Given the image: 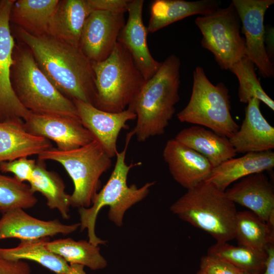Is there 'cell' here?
<instances>
[{
	"label": "cell",
	"mask_w": 274,
	"mask_h": 274,
	"mask_svg": "<svg viewBox=\"0 0 274 274\" xmlns=\"http://www.w3.org/2000/svg\"><path fill=\"white\" fill-rule=\"evenodd\" d=\"M11 31L29 48L39 67L61 93L94 106V74L91 62L80 48L49 35H31L17 26Z\"/></svg>",
	"instance_id": "obj_1"
},
{
	"label": "cell",
	"mask_w": 274,
	"mask_h": 274,
	"mask_svg": "<svg viewBox=\"0 0 274 274\" xmlns=\"http://www.w3.org/2000/svg\"><path fill=\"white\" fill-rule=\"evenodd\" d=\"M180 65L178 56L169 55L128 106L136 116L131 131L139 142L163 134L173 117L180 100Z\"/></svg>",
	"instance_id": "obj_2"
},
{
	"label": "cell",
	"mask_w": 274,
	"mask_h": 274,
	"mask_svg": "<svg viewBox=\"0 0 274 274\" xmlns=\"http://www.w3.org/2000/svg\"><path fill=\"white\" fill-rule=\"evenodd\" d=\"M10 81L19 101L31 113L80 119L73 101L55 88L39 67L29 48L20 42L13 52Z\"/></svg>",
	"instance_id": "obj_3"
},
{
	"label": "cell",
	"mask_w": 274,
	"mask_h": 274,
	"mask_svg": "<svg viewBox=\"0 0 274 274\" xmlns=\"http://www.w3.org/2000/svg\"><path fill=\"white\" fill-rule=\"evenodd\" d=\"M132 136V131L126 134L124 148L116 153V161L113 170L105 185L94 197L92 206L79 208L81 230H87L88 241L95 246L105 244L107 242L98 237L95 231L96 220L100 210L105 206H109V219L117 226L121 227L126 212L144 199L156 183L155 181L147 182L140 188L135 184L127 185L129 170L142 164L141 162H131L127 164L125 161L126 151Z\"/></svg>",
	"instance_id": "obj_4"
},
{
	"label": "cell",
	"mask_w": 274,
	"mask_h": 274,
	"mask_svg": "<svg viewBox=\"0 0 274 274\" xmlns=\"http://www.w3.org/2000/svg\"><path fill=\"white\" fill-rule=\"evenodd\" d=\"M181 220L211 235L216 242L234 239L237 211L235 203L212 184L202 182L187 192L170 207Z\"/></svg>",
	"instance_id": "obj_5"
},
{
	"label": "cell",
	"mask_w": 274,
	"mask_h": 274,
	"mask_svg": "<svg viewBox=\"0 0 274 274\" xmlns=\"http://www.w3.org/2000/svg\"><path fill=\"white\" fill-rule=\"evenodd\" d=\"M91 65L96 90L94 106L104 111L126 109L146 81L130 53L118 42L107 59Z\"/></svg>",
	"instance_id": "obj_6"
},
{
	"label": "cell",
	"mask_w": 274,
	"mask_h": 274,
	"mask_svg": "<svg viewBox=\"0 0 274 274\" xmlns=\"http://www.w3.org/2000/svg\"><path fill=\"white\" fill-rule=\"evenodd\" d=\"M38 159L60 163L72 179L74 190L70 206L89 208L101 186L100 178L112 165V160L96 140L70 150L53 147L41 153Z\"/></svg>",
	"instance_id": "obj_7"
},
{
	"label": "cell",
	"mask_w": 274,
	"mask_h": 274,
	"mask_svg": "<svg viewBox=\"0 0 274 274\" xmlns=\"http://www.w3.org/2000/svg\"><path fill=\"white\" fill-rule=\"evenodd\" d=\"M229 91L223 83L214 85L201 66L193 72L191 95L187 106L177 116L181 122L204 126L229 139L239 126L230 113Z\"/></svg>",
	"instance_id": "obj_8"
},
{
	"label": "cell",
	"mask_w": 274,
	"mask_h": 274,
	"mask_svg": "<svg viewBox=\"0 0 274 274\" xmlns=\"http://www.w3.org/2000/svg\"><path fill=\"white\" fill-rule=\"evenodd\" d=\"M195 23L200 29L203 48L212 52L220 67L229 70L245 56L246 44L240 33L241 21L233 4L199 16Z\"/></svg>",
	"instance_id": "obj_9"
},
{
	"label": "cell",
	"mask_w": 274,
	"mask_h": 274,
	"mask_svg": "<svg viewBox=\"0 0 274 274\" xmlns=\"http://www.w3.org/2000/svg\"><path fill=\"white\" fill-rule=\"evenodd\" d=\"M245 36V56L264 78L273 77L274 67L265 46L264 15L273 0H232Z\"/></svg>",
	"instance_id": "obj_10"
},
{
	"label": "cell",
	"mask_w": 274,
	"mask_h": 274,
	"mask_svg": "<svg viewBox=\"0 0 274 274\" xmlns=\"http://www.w3.org/2000/svg\"><path fill=\"white\" fill-rule=\"evenodd\" d=\"M15 0L0 1V122L26 119L31 112L17 98L11 85L10 68L15 45L10 15Z\"/></svg>",
	"instance_id": "obj_11"
},
{
	"label": "cell",
	"mask_w": 274,
	"mask_h": 274,
	"mask_svg": "<svg viewBox=\"0 0 274 274\" xmlns=\"http://www.w3.org/2000/svg\"><path fill=\"white\" fill-rule=\"evenodd\" d=\"M124 24V13L92 11L82 30L81 50L91 62L105 60L112 52Z\"/></svg>",
	"instance_id": "obj_12"
},
{
	"label": "cell",
	"mask_w": 274,
	"mask_h": 274,
	"mask_svg": "<svg viewBox=\"0 0 274 274\" xmlns=\"http://www.w3.org/2000/svg\"><path fill=\"white\" fill-rule=\"evenodd\" d=\"M23 125L29 133L53 141L61 150L78 148L94 140L80 119L71 117L31 112Z\"/></svg>",
	"instance_id": "obj_13"
},
{
	"label": "cell",
	"mask_w": 274,
	"mask_h": 274,
	"mask_svg": "<svg viewBox=\"0 0 274 274\" xmlns=\"http://www.w3.org/2000/svg\"><path fill=\"white\" fill-rule=\"evenodd\" d=\"M83 125L91 133L111 158L116 156L117 140L120 131L127 129V122L136 119L129 107L117 113L101 110L93 105L78 99L72 100Z\"/></svg>",
	"instance_id": "obj_14"
},
{
	"label": "cell",
	"mask_w": 274,
	"mask_h": 274,
	"mask_svg": "<svg viewBox=\"0 0 274 274\" xmlns=\"http://www.w3.org/2000/svg\"><path fill=\"white\" fill-rule=\"evenodd\" d=\"M144 0H131L128 17L121 29L117 42L130 53L137 68L146 81L158 71L161 63L156 60L148 48V30L143 21Z\"/></svg>",
	"instance_id": "obj_15"
},
{
	"label": "cell",
	"mask_w": 274,
	"mask_h": 274,
	"mask_svg": "<svg viewBox=\"0 0 274 274\" xmlns=\"http://www.w3.org/2000/svg\"><path fill=\"white\" fill-rule=\"evenodd\" d=\"M162 155L173 179L187 189L205 181L213 168L203 156L174 138L166 142Z\"/></svg>",
	"instance_id": "obj_16"
},
{
	"label": "cell",
	"mask_w": 274,
	"mask_h": 274,
	"mask_svg": "<svg viewBox=\"0 0 274 274\" xmlns=\"http://www.w3.org/2000/svg\"><path fill=\"white\" fill-rule=\"evenodd\" d=\"M235 204L249 209L266 223L274 221V192L263 172L247 176L224 191Z\"/></svg>",
	"instance_id": "obj_17"
},
{
	"label": "cell",
	"mask_w": 274,
	"mask_h": 274,
	"mask_svg": "<svg viewBox=\"0 0 274 274\" xmlns=\"http://www.w3.org/2000/svg\"><path fill=\"white\" fill-rule=\"evenodd\" d=\"M80 223L71 225L62 224L58 220L44 221L34 218L21 208L9 210L0 219V240L9 238L31 239L66 235L75 231Z\"/></svg>",
	"instance_id": "obj_18"
},
{
	"label": "cell",
	"mask_w": 274,
	"mask_h": 274,
	"mask_svg": "<svg viewBox=\"0 0 274 274\" xmlns=\"http://www.w3.org/2000/svg\"><path fill=\"white\" fill-rule=\"evenodd\" d=\"M260 103L257 98L248 102L241 126L229 139L236 153L262 152L274 148V127L263 116Z\"/></svg>",
	"instance_id": "obj_19"
},
{
	"label": "cell",
	"mask_w": 274,
	"mask_h": 274,
	"mask_svg": "<svg viewBox=\"0 0 274 274\" xmlns=\"http://www.w3.org/2000/svg\"><path fill=\"white\" fill-rule=\"evenodd\" d=\"M273 167L274 152L271 150L249 152L213 167L205 181L225 191L234 182L253 174L271 170Z\"/></svg>",
	"instance_id": "obj_20"
},
{
	"label": "cell",
	"mask_w": 274,
	"mask_h": 274,
	"mask_svg": "<svg viewBox=\"0 0 274 274\" xmlns=\"http://www.w3.org/2000/svg\"><path fill=\"white\" fill-rule=\"evenodd\" d=\"M23 120L0 122V162L39 155L52 147L51 142L27 132Z\"/></svg>",
	"instance_id": "obj_21"
},
{
	"label": "cell",
	"mask_w": 274,
	"mask_h": 274,
	"mask_svg": "<svg viewBox=\"0 0 274 274\" xmlns=\"http://www.w3.org/2000/svg\"><path fill=\"white\" fill-rule=\"evenodd\" d=\"M93 11L88 0H61L52 16L49 35L80 48L85 22Z\"/></svg>",
	"instance_id": "obj_22"
},
{
	"label": "cell",
	"mask_w": 274,
	"mask_h": 274,
	"mask_svg": "<svg viewBox=\"0 0 274 274\" xmlns=\"http://www.w3.org/2000/svg\"><path fill=\"white\" fill-rule=\"evenodd\" d=\"M217 0L186 1L184 0H155L150 7V17L147 27L149 32H154L187 17L209 15L220 7Z\"/></svg>",
	"instance_id": "obj_23"
},
{
	"label": "cell",
	"mask_w": 274,
	"mask_h": 274,
	"mask_svg": "<svg viewBox=\"0 0 274 274\" xmlns=\"http://www.w3.org/2000/svg\"><path fill=\"white\" fill-rule=\"evenodd\" d=\"M174 139L203 156L213 167L236 155L229 139L202 126L185 128Z\"/></svg>",
	"instance_id": "obj_24"
},
{
	"label": "cell",
	"mask_w": 274,
	"mask_h": 274,
	"mask_svg": "<svg viewBox=\"0 0 274 274\" xmlns=\"http://www.w3.org/2000/svg\"><path fill=\"white\" fill-rule=\"evenodd\" d=\"M60 0L15 1L10 23L35 36L49 35V25Z\"/></svg>",
	"instance_id": "obj_25"
},
{
	"label": "cell",
	"mask_w": 274,
	"mask_h": 274,
	"mask_svg": "<svg viewBox=\"0 0 274 274\" xmlns=\"http://www.w3.org/2000/svg\"><path fill=\"white\" fill-rule=\"evenodd\" d=\"M28 182L33 193L39 192L46 197L50 209L58 210L64 219H69L70 195L65 192L64 184L59 175L47 169L44 160L36 161Z\"/></svg>",
	"instance_id": "obj_26"
},
{
	"label": "cell",
	"mask_w": 274,
	"mask_h": 274,
	"mask_svg": "<svg viewBox=\"0 0 274 274\" xmlns=\"http://www.w3.org/2000/svg\"><path fill=\"white\" fill-rule=\"evenodd\" d=\"M20 241L16 247L0 248V256L9 260L36 261L56 274L70 270V265L63 258L47 248L46 244L50 241L49 237Z\"/></svg>",
	"instance_id": "obj_27"
},
{
	"label": "cell",
	"mask_w": 274,
	"mask_h": 274,
	"mask_svg": "<svg viewBox=\"0 0 274 274\" xmlns=\"http://www.w3.org/2000/svg\"><path fill=\"white\" fill-rule=\"evenodd\" d=\"M234 235L238 245L265 251L268 244H274V225L266 223L250 211L237 212Z\"/></svg>",
	"instance_id": "obj_28"
},
{
	"label": "cell",
	"mask_w": 274,
	"mask_h": 274,
	"mask_svg": "<svg viewBox=\"0 0 274 274\" xmlns=\"http://www.w3.org/2000/svg\"><path fill=\"white\" fill-rule=\"evenodd\" d=\"M47 248L61 256L67 263L86 266L92 270L105 268L107 262L100 253L98 246L89 241H76L71 238L48 242Z\"/></svg>",
	"instance_id": "obj_29"
},
{
	"label": "cell",
	"mask_w": 274,
	"mask_h": 274,
	"mask_svg": "<svg viewBox=\"0 0 274 274\" xmlns=\"http://www.w3.org/2000/svg\"><path fill=\"white\" fill-rule=\"evenodd\" d=\"M207 255L224 260L250 274H262L267 258L266 251L235 246L228 242H216L208 249Z\"/></svg>",
	"instance_id": "obj_30"
},
{
	"label": "cell",
	"mask_w": 274,
	"mask_h": 274,
	"mask_svg": "<svg viewBox=\"0 0 274 274\" xmlns=\"http://www.w3.org/2000/svg\"><path fill=\"white\" fill-rule=\"evenodd\" d=\"M254 63L246 56L232 65L229 71L237 78L238 95L241 102L257 98L274 110L273 100L265 93L255 73Z\"/></svg>",
	"instance_id": "obj_31"
},
{
	"label": "cell",
	"mask_w": 274,
	"mask_h": 274,
	"mask_svg": "<svg viewBox=\"0 0 274 274\" xmlns=\"http://www.w3.org/2000/svg\"><path fill=\"white\" fill-rule=\"evenodd\" d=\"M29 185L20 182L15 177L0 174V212L34 207L38 199Z\"/></svg>",
	"instance_id": "obj_32"
},
{
	"label": "cell",
	"mask_w": 274,
	"mask_h": 274,
	"mask_svg": "<svg viewBox=\"0 0 274 274\" xmlns=\"http://www.w3.org/2000/svg\"><path fill=\"white\" fill-rule=\"evenodd\" d=\"M36 161L22 157L14 160L0 162V170L3 173H11L14 177L21 182L30 180Z\"/></svg>",
	"instance_id": "obj_33"
},
{
	"label": "cell",
	"mask_w": 274,
	"mask_h": 274,
	"mask_svg": "<svg viewBox=\"0 0 274 274\" xmlns=\"http://www.w3.org/2000/svg\"><path fill=\"white\" fill-rule=\"evenodd\" d=\"M199 269L206 274H241L243 272L230 263L208 255L201 257Z\"/></svg>",
	"instance_id": "obj_34"
},
{
	"label": "cell",
	"mask_w": 274,
	"mask_h": 274,
	"mask_svg": "<svg viewBox=\"0 0 274 274\" xmlns=\"http://www.w3.org/2000/svg\"><path fill=\"white\" fill-rule=\"evenodd\" d=\"M93 11H102L113 13L127 11L131 0H88Z\"/></svg>",
	"instance_id": "obj_35"
},
{
	"label": "cell",
	"mask_w": 274,
	"mask_h": 274,
	"mask_svg": "<svg viewBox=\"0 0 274 274\" xmlns=\"http://www.w3.org/2000/svg\"><path fill=\"white\" fill-rule=\"evenodd\" d=\"M0 274H32V273L29 265L22 260H9L0 256Z\"/></svg>",
	"instance_id": "obj_36"
},
{
	"label": "cell",
	"mask_w": 274,
	"mask_h": 274,
	"mask_svg": "<svg viewBox=\"0 0 274 274\" xmlns=\"http://www.w3.org/2000/svg\"><path fill=\"white\" fill-rule=\"evenodd\" d=\"M267 258L262 274H274V244H268L265 249Z\"/></svg>",
	"instance_id": "obj_37"
},
{
	"label": "cell",
	"mask_w": 274,
	"mask_h": 274,
	"mask_svg": "<svg viewBox=\"0 0 274 274\" xmlns=\"http://www.w3.org/2000/svg\"><path fill=\"white\" fill-rule=\"evenodd\" d=\"M70 270L61 274H87L84 270V266L78 264H71Z\"/></svg>",
	"instance_id": "obj_38"
},
{
	"label": "cell",
	"mask_w": 274,
	"mask_h": 274,
	"mask_svg": "<svg viewBox=\"0 0 274 274\" xmlns=\"http://www.w3.org/2000/svg\"><path fill=\"white\" fill-rule=\"evenodd\" d=\"M196 274H206L204 272L199 269L196 273Z\"/></svg>",
	"instance_id": "obj_39"
},
{
	"label": "cell",
	"mask_w": 274,
	"mask_h": 274,
	"mask_svg": "<svg viewBox=\"0 0 274 274\" xmlns=\"http://www.w3.org/2000/svg\"><path fill=\"white\" fill-rule=\"evenodd\" d=\"M241 274H250V273L243 272Z\"/></svg>",
	"instance_id": "obj_40"
}]
</instances>
